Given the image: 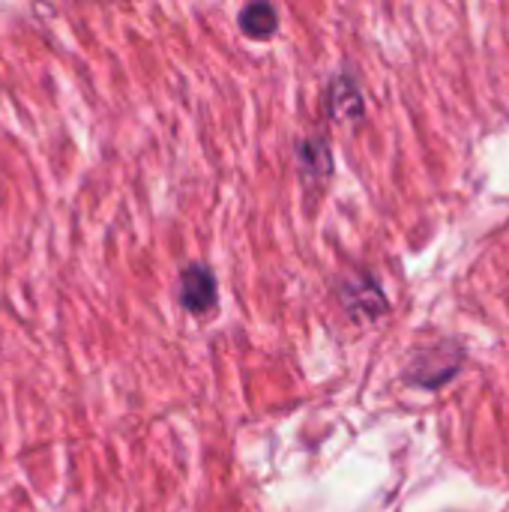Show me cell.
Wrapping results in <instances>:
<instances>
[{
  "mask_svg": "<svg viewBox=\"0 0 509 512\" xmlns=\"http://www.w3.org/2000/svg\"><path fill=\"white\" fill-rule=\"evenodd\" d=\"M294 165L309 189L324 186L333 177V150L324 135H306L294 144Z\"/></svg>",
  "mask_w": 509,
  "mask_h": 512,
  "instance_id": "obj_1",
  "label": "cell"
},
{
  "mask_svg": "<svg viewBox=\"0 0 509 512\" xmlns=\"http://www.w3.org/2000/svg\"><path fill=\"white\" fill-rule=\"evenodd\" d=\"M327 111L336 123H360L366 117V99L354 75L339 72L327 87Z\"/></svg>",
  "mask_w": 509,
  "mask_h": 512,
  "instance_id": "obj_2",
  "label": "cell"
},
{
  "mask_svg": "<svg viewBox=\"0 0 509 512\" xmlns=\"http://www.w3.org/2000/svg\"><path fill=\"white\" fill-rule=\"evenodd\" d=\"M180 303L201 315V312H210L216 306V279L207 267L201 264H189L180 276Z\"/></svg>",
  "mask_w": 509,
  "mask_h": 512,
  "instance_id": "obj_3",
  "label": "cell"
},
{
  "mask_svg": "<svg viewBox=\"0 0 509 512\" xmlns=\"http://www.w3.org/2000/svg\"><path fill=\"white\" fill-rule=\"evenodd\" d=\"M240 30L255 42L273 39L279 30V12H276L273 0H249L240 9Z\"/></svg>",
  "mask_w": 509,
  "mask_h": 512,
  "instance_id": "obj_4",
  "label": "cell"
}]
</instances>
